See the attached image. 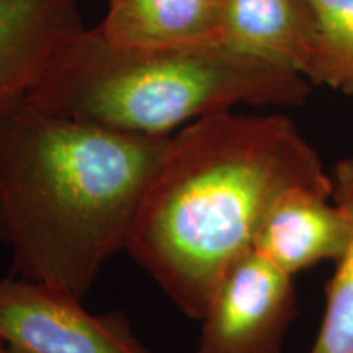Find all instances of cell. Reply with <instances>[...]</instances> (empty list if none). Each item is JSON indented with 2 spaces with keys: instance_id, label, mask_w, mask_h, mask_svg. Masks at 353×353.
I'll use <instances>...</instances> for the list:
<instances>
[{
  "instance_id": "obj_1",
  "label": "cell",
  "mask_w": 353,
  "mask_h": 353,
  "mask_svg": "<svg viewBox=\"0 0 353 353\" xmlns=\"http://www.w3.org/2000/svg\"><path fill=\"white\" fill-rule=\"evenodd\" d=\"M294 187L332 193V176L290 117L234 110L203 117L170 136L126 252L200 321L221 278L254 249L273 203Z\"/></svg>"
},
{
  "instance_id": "obj_2",
  "label": "cell",
  "mask_w": 353,
  "mask_h": 353,
  "mask_svg": "<svg viewBox=\"0 0 353 353\" xmlns=\"http://www.w3.org/2000/svg\"><path fill=\"white\" fill-rule=\"evenodd\" d=\"M170 136L112 130L26 99L0 114V242L12 275L85 296L126 250Z\"/></svg>"
},
{
  "instance_id": "obj_3",
  "label": "cell",
  "mask_w": 353,
  "mask_h": 353,
  "mask_svg": "<svg viewBox=\"0 0 353 353\" xmlns=\"http://www.w3.org/2000/svg\"><path fill=\"white\" fill-rule=\"evenodd\" d=\"M312 92L296 70L231 50L123 48L97 26L57 51L25 97L46 112L143 136H170L208 114L303 107Z\"/></svg>"
},
{
  "instance_id": "obj_4",
  "label": "cell",
  "mask_w": 353,
  "mask_h": 353,
  "mask_svg": "<svg viewBox=\"0 0 353 353\" xmlns=\"http://www.w3.org/2000/svg\"><path fill=\"white\" fill-rule=\"evenodd\" d=\"M0 337L12 353H151L123 312L92 314L79 298L17 275L0 278Z\"/></svg>"
},
{
  "instance_id": "obj_5",
  "label": "cell",
  "mask_w": 353,
  "mask_h": 353,
  "mask_svg": "<svg viewBox=\"0 0 353 353\" xmlns=\"http://www.w3.org/2000/svg\"><path fill=\"white\" fill-rule=\"evenodd\" d=\"M296 314L294 276L252 249L211 293L195 353H283Z\"/></svg>"
},
{
  "instance_id": "obj_6",
  "label": "cell",
  "mask_w": 353,
  "mask_h": 353,
  "mask_svg": "<svg viewBox=\"0 0 353 353\" xmlns=\"http://www.w3.org/2000/svg\"><path fill=\"white\" fill-rule=\"evenodd\" d=\"M83 28L81 0H0V114L30 94Z\"/></svg>"
},
{
  "instance_id": "obj_7",
  "label": "cell",
  "mask_w": 353,
  "mask_h": 353,
  "mask_svg": "<svg viewBox=\"0 0 353 353\" xmlns=\"http://www.w3.org/2000/svg\"><path fill=\"white\" fill-rule=\"evenodd\" d=\"M345 239L347 221L332 193L294 187L281 193L265 214L254 250L296 276L325 260L334 262Z\"/></svg>"
},
{
  "instance_id": "obj_8",
  "label": "cell",
  "mask_w": 353,
  "mask_h": 353,
  "mask_svg": "<svg viewBox=\"0 0 353 353\" xmlns=\"http://www.w3.org/2000/svg\"><path fill=\"white\" fill-rule=\"evenodd\" d=\"M317 38L311 0H226L224 46L296 70L306 81Z\"/></svg>"
},
{
  "instance_id": "obj_9",
  "label": "cell",
  "mask_w": 353,
  "mask_h": 353,
  "mask_svg": "<svg viewBox=\"0 0 353 353\" xmlns=\"http://www.w3.org/2000/svg\"><path fill=\"white\" fill-rule=\"evenodd\" d=\"M226 0H107L97 26L123 48H190L223 44Z\"/></svg>"
},
{
  "instance_id": "obj_10",
  "label": "cell",
  "mask_w": 353,
  "mask_h": 353,
  "mask_svg": "<svg viewBox=\"0 0 353 353\" xmlns=\"http://www.w3.org/2000/svg\"><path fill=\"white\" fill-rule=\"evenodd\" d=\"M332 200L347 221V239L325 288L324 314L309 353H353V152L330 170Z\"/></svg>"
},
{
  "instance_id": "obj_11",
  "label": "cell",
  "mask_w": 353,
  "mask_h": 353,
  "mask_svg": "<svg viewBox=\"0 0 353 353\" xmlns=\"http://www.w3.org/2000/svg\"><path fill=\"white\" fill-rule=\"evenodd\" d=\"M319 25L307 81L353 97V0H311Z\"/></svg>"
},
{
  "instance_id": "obj_12",
  "label": "cell",
  "mask_w": 353,
  "mask_h": 353,
  "mask_svg": "<svg viewBox=\"0 0 353 353\" xmlns=\"http://www.w3.org/2000/svg\"><path fill=\"white\" fill-rule=\"evenodd\" d=\"M0 353H12L10 348H8V345L6 342H3V339L0 337Z\"/></svg>"
}]
</instances>
